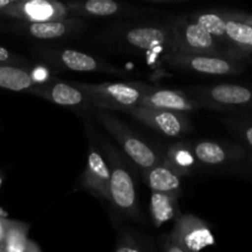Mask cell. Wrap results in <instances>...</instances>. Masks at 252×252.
Here are the masks:
<instances>
[{
	"label": "cell",
	"mask_w": 252,
	"mask_h": 252,
	"mask_svg": "<svg viewBox=\"0 0 252 252\" xmlns=\"http://www.w3.org/2000/svg\"><path fill=\"white\" fill-rule=\"evenodd\" d=\"M5 235V219H0V245L4 240Z\"/></svg>",
	"instance_id": "obj_30"
},
{
	"label": "cell",
	"mask_w": 252,
	"mask_h": 252,
	"mask_svg": "<svg viewBox=\"0 0 252 252\" xmlns=\"http://www.w3.org/2000/svg\"><path fill=\"white\" fill-rule=\"evenodd\" d=\"M27 94L44 98L58 106L70 108L81 116L94 112V106L91 105L90 98L84 91H81L73 83H66L56 78L37 83L30 89Z\"/></svg>",
	"instance_id": "obj_11"
},
{
	"label": "cell",
	"mask_w": 252,
	"mask_h": 252,
	"mask_svg": "<svg viewBox=\"0 0 252 252\" xmlns=\"http://www.w3.org/2000/svg\"><path fill=\"white\" fill-rule=\"evenodd\" d=\"M1 184H2V176L0 175V186H1Z\"/></svg>",
	"instance_id": "obj_33"
},
{
	"label": "cell",
	"mask_w": 252,
	"mask_h": 252,
	"mask_svg": "<svg viewBox=\"0 0 252 252\" xmlns=\"http://www.w3.org/2000/svg\"><path fill=\"white\" fill-rule=\"evenodd\" d=\"M93 132L110 169V204L117 218L144 224L137 192L134 166L129 158L110 139L101 135L93 126Z\"/></svg>",
	"instance_id": "obj_1"
},
{
	"label": "cell",
	"mask_w": 252,
	"mask_h": 252,
	"mask_svg": "<svg viewBox=\"0 0 252 252\" xmlns=\"http://www.w3.org/2000/svg\"><path fill=\"white\" fill-rule=\"evenodd\" d=\"M93 115L98 123L115 138L122 152L139 170L148 169L164 159V154H161L135 130L128 127L113 113V111L94 108Z\"/></svg>",
	"instance_id": "obj_3"
},
{
	"label": "cell",
	"mask_w": 252,
	"mask_h": 252,
	"mask_svg": "<svg viewBox=\"0 0 252 252\" xmlns=\"http://www.w3.org/2000/svg\"><path fill=\"white\" fill-rule=\"evenodd\" d=\"M169 236L184 252H196L216 244L208 224L194 214H180Z\"/></svg>",
	"instance_id": "obj_13"
},
{
	"label": "cell",
	"mask_w": 252,
	"mask_h": 252,
	"mask_svg": "<svg viewBox=\"0 0 252 252\" xmlns=\"http://www.w3.org/2000/svg\"><path fill=\"white\" fill-rule=\"evenodd\" d=\"M192 148L198 166L203 167L228 166L245 158V152L241 147L217 140H198L192 143Z\"/></svg>",
	"instance_id": "obj_15"
},
{
	"label": "cell",
	"mask_w": 252,
	"mask_h": 252,
	"mask_svg": "<svg viewBox=\"0 0 252 252\" xmlns=\"http://www.w3.org/2000/svg\"><path fill=\"white\" fill-rule=\"evenodd\" d=\"M231 15L236 19L241 20V21L246 22V24L251 25L252 26V15L251 14H246V12H241V11H234V10H229Z\"/></svg>",
	"instance_id": "obj_29"
},
{
	"label": "cell",
	"mask_w": 252,
	"mask_h": 252,
	"mask_svg": "<svg viewBox=\"0 0 252 252\" xmlns=\"http://www.w3.org/2000/svg\"><path fill=\"white\" fill-rule=\"evenodd\" d=\"M164 160L181 177L193 174L198 167L192 143L177 142L170 145L164 154Z\"/></svg>",
	"instance_id": "obj_23"
},
{
	"label": "cell",
	"mask_w": 252,
	"mask_h": 252,
	"mask_svg": "<svg viewBox=\"0 0 252 252\" xmlns=\"http://www.w3.org/2000/svg\"><path fill=\"white\" fill-rule=\"evenodd\" d=\"M139 105L185 113L196 112L202 108L201 103L189 96L186 91L160 89L153 85H150L147 93L140 97Z\"/></svg>",
	"instance_id": "obj_16"
},
{
	"label": "cell",
	"mask_w": 252,
	"mask_h": 252,
	"mask_svg": "<svg viewBox=\"0 0 252 252\" xmlns=\"http://www.w3.org/2000/svg\"><path fill=\"white\" fill-rule=\"evenodd\" d=\"M0 64H17V65H33L29 59L24 58L20 54L9 51L5 47L0 46Z\"/></svg>",
	"instance_id": "obj_27"
},
{
	"label": "cell",
	"mask_w": 252,
	"mask_h": 252,
	"mask_svg": "<svg viewBox=\"0 0 252 252\" xmlns=\"http://www.w3.org/2000/svg\"><path fill=\"white\" fill-rule=\"evenodd\" d=\"M11 2H15V1H20V0H10Z\"/></svg>",
	"instance_id": "obj_34"
},
{
	"label": "cell",
	"mask_w": 252,
	"mask_h": 252,
	"mask_svg": "<svg viewBox=\"0 0 252 252\" xmlns=\"http://www.w3.org/2000/svg\"><path fill=\"white\" fill-rule=\"evenodd\" d=\"M147 1H153V2H177V1H185V0H147Z\"/></svg>",
	"instance_id": "obj_32"
},
{
	"label": "cell",
	"mask_w": 252,
	"mask_h": 252,
	"mask_svg": "<svg viewBox=\"0 0 252 252\" xmlns=\"http://www.w3.org/2000/svg\"><path fill=\"white\" fill-rule=\"evenodd\" d=\"M166 65L182 71L212 76L235 75L244 70L243 61L214 54L174 52L162 57Z\"/></svg>",
	"instance_id": "obj_8"
},
{
	"label": "cell",
	"mask_w": 252,
	"mask_h": 252,
	"mask_svg": "<svg viewBox=\"0 0 252 252\" xmlns=\"http://www.w3.org/2000/svg\"><path fill=\"white\" fill-rule=\"evenodd\" d=\"M84 125L89 139L88 161L79 185L94 197L110 203V169L107 160L94 135L93 123L84 121Z\"/></svg>",
	"instance_id": "obj_9"
},
{
	"label": "cell",
	"mask_w": 252,
	"mask_h": 252,
	"mask_svg": "<svg viewBox=\"0 0 252 252\" xmlns=\"http://www.w3.org/2000/svg\"><path fill=\"white\" fill-rule=\"evenodd\" d=\"M14 29L17 33L29 38L53 41L76 36L88 29V24L83 17H68L52 21H19Z\"/></svg>",
	"instance_id": "obj_14"
},
{
	"label": "cell",
	"mask_w": 252,
	"mask_h": 252,
	"mask_svg": "<svg viewBox=\"0 0 252 252\" xmlns=\"http://www.w3.org/2000/svg\"><path fill=\"white\" fill-rule=\"evenodd\" d=\"M0 16L10 17L17 21H52L74 17L68 1L62 0H20L11 2L0 11Z\"/></svg>",
	"instance_id": "obj_12"
},
{
	"label": "cell",
	"mask_w": 252,
	"mask_h": 252,
	"mask_svg": "<svg viewBox=\"0 0 252 252\" xmlns=\"http://www.w3.org/2000/svg\"><path fill=\"white\" fill-rule=\"evenodd\" d=\"M33 65L0 64V88L15 93H29L32 86L38 83L34 76Z\"/></svg>",
	"instance_id": "obj_19"
},
{
	"label": "cell",
	"mask_w": 252,
	"mask_h": 252,
	"mask_svg": "<svg viewBox=\"0 0 252 252\" xmlns=\"http://www.w3.org/2000/svg\"><path fill=\"white\" fill-rule=\"evenodd\" d=\"M157 249L155 241L150 236L139 233L128 226L118 230L115 252H150Z\"/></svg>",
	"instance_id": "obj_25"
},
{
	"label": "cell",
	"mask_w": 252,
	"mask_h": 252,
	"mask_svg": "<svg viewBox=\"0 0 252 252\" xmlns=\"http://www.w3.org/2000/svg\"><path fill=\"white\" fill-rule=\"evenodd\" d=\"M224 122L252 149V123L238 120H225Z\"/></svg>",
	"instance_id": "obj_26"
},
{
	"label": "cell",
	"mask_w": 252,
	"mask_h": 252,
	"mask_svg": "<svg viewBox=\"0 0 252 252\" xmlns=\"http://www.w3.org/2000/svg\"><path fill=\"white\" fill-rule=\"evenodd\" d=\"M89 96L94 108L128 112L139 105V100L148 89L145 83H73Z\"/></svg>",
	"instance_id": "obj_5"
},
{
	"label": "cell",
	"mask_w": 252,
	"mask_h": 252,
	"mask_svg": "<svg viewBox=\"0 0 252 252\" xmlns=\"http://www.w3.org/2000/svg\"><path fill=\"white\" fill-rule=\"evenodd\" d=\"M32 53L41 62L59 70L78 71V73H101L118 76H125L128 74L127 70L118 68L107 59L78 51V49L36 46L32 48Z\"/></svg>",
	"instance_id": "obj_4"
},
{
	"label": "cell",
	"mask_w": 252,
	"mask_h": 252,
	"mask_svg": "<svg viewBox=\"0 0 252 252\" xmlns=\"http://www.w3.org/2000/svg\"><path fill=\"white\" fill-rule=\"evenodd\" d=\"M167 24L174 34L177 52L214 54V56L229 57V58L243 61L236 57L233 52L225 48L223 44L219 43L203 27L189 20L186 16L172 17L167 21Z\"/></svg>",
	"instance_id": "obj_6"
},
{
	"label": "cell",
	"mask_w": 252,
	"mask_h": 252,
	"mask_svg": "<svg viewBox=\"0 0 252 252\" xmlns=\"http://www.w3.org/2000/svg\"><path fill=\"white\" fill-rule=\"evenodd\" d=\"M187 19L191 20V21L196 22L199 26L203 27L207 32L212 34L219 43L223 44L225 48H228L229 51L233 52L236 57H239L240 59L245 61L248 57H245L244 54H241L240 52L236 51L235 48H233V46L229 42L228 37L225 33V20H224V15L221 12V10H211V11H197L192 12V14L187 15Z\"/></svg>",
	"instance_id": "obj_20"
},
{
	"label": "cell",
	"mask_w": 252,
	"mask_h": 252,
	"mask_svg": "<svg viewBox=\"0 0 252 252\" xmlns=\"http://www.w3.org/2000/svg\"><path fill=\"white\" fill-rule=\"evenodd\" d=\"M187 94L201 103L202 108L214 111H238L252 107V88L239 84L189 86Z\"/></svg>",
	"instance_id": "obj_7"
},
{
	"label": "cell",
	"mask_w": 252,
	"mask_h": 252,
	"mask_svg": "<svg viewBox=\"0 0 252 252\" xmlns=\"http://www.w3.org/2000/svg\"><path fill=\"white\" fill-rule=\"evenodd\" d=\"M140 172L143 181L152 191L181 196V176L164 159Z\"/></svg>",
	"instance_id": "obj_18"
},
{
	"label": "cell",
	"mask_w": 252,
	"mask_h": 252,
	"mask_svg": "<svg viewBox=\"0 0 252 252\" xmlns=\"http://www.w3.org/2000/svg\"><path fill=\"white\" fill-rule=\"evenodd\" d=\"M225 20V33L229 42L245 57L252 54V26L236 19L229 10H221Z\"/></svg>",
	"instance_id": "obj_24"
},
{
	"label": "cell",
	"mask_w": 252,
	"mask_h": 252,
	"mask_svg": "<svg viewBox=\"0 0 252 252\" xmlns=\"http://www.w3.org/2000/svg\"><path fill=\"white\" fill-rule=\"evenodd\" d=\"M101 38L112 47L135 54L166 56L177 52L174 34L167 22H115Z\"/></svg>",
	"instance_id": "obj_2"
},
{
	"label": "cell",
	"mask_w": 252,
	"mask_h": 252,
	"mask_svg": "<svg viewBox=\"0 0 252 252\" xmlns=\"http://www.w3.org/2000/svg\"><path fill=\"white\" fill-rule=\"evenodd\" d=\"M177 194L152 191L150 197V217L153 225L160 228L167 221L175 220L180 216Z\"/></svg>",
	"instance_id": "obj_22"
},
{
	"label": "cell",
	"mask_w": 252,
	"mask_h": 252,
	"mask_svg": "<svg viewBox=\"0 0 252 252\" xmlns=\"http://www.w3.org/2000/svg\"><path fill=\"white\" fill-rule=\"evenodd\" d=\"M74 17H120L138 14V10L120 0H68Z\"/></svg>",
	"instance_id": "obj_17"
},
{
	"label": "cell",
	"mask_w": 252,
	"mask_h": 252,
	"mask_svg": "<svg viewBox=\"0 0 252 252\" xmlns=\"http://www.w3.org/2000/svg\"><path fill=\"white\" fill-rule=\"evenodd\" d=\"M10 4H11L10 0H0V11H1L2 9H5L6 6H9Z\"/></svg>",
	"instance_id": "obj_31"
},
{
	"label": "cell",
	"mask_w": 252,
	"mask_h": 252,
	"mask_svg": "<svg viewBox=\"0 0 252 252\" xmlns=\"http://www.w3.org/2000/svg\"><path fill=\"white\" fill-rule=\"evenodd\" d=\"M29 224L22 221L5 220V235L0 251L7 252H36L41 248L29 239Z\"/></svg>",
	"instance_id": "obj_21"
},
{
	"label": "cell",
	"mask_w": 252,
	"mask_h": 252,
	"mask_svg": "<svg viewBox=\"0 0 252 252\" xmlns=\"http://www.w3.org/2000/svg\"><path fill=\"white\" fill-rule=\"evenodd\" d=\"M159 244H160V250L164 252H184L182 251V249L180 248V246L177 245L171 238H170L169 234H167V235L160 236Z\"/></svg>",
	"instance_id": "obj_28"
},
{
	"label": "cell",
	"mask_w": 252,
	"mask_h": 252,
	"mask_svg": "<svg viewBox=\"0 0 252 252\" xmlns=\"http://www.w3.org/2000/svg\"><path fill=\"white\" fill-rule=\"evenodd\" d=\"M129 113L134 120L159 134L169 138H181L193 130L191 120L187 113L162 108L145 107L138 105L130 108Z\"/></svg>",
	"instance_id": "obj_10"
}]
</instances>
